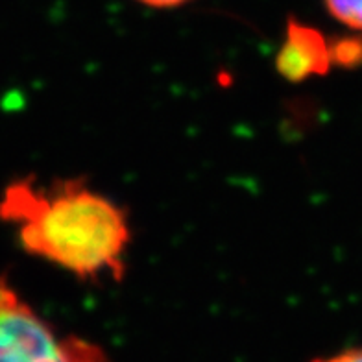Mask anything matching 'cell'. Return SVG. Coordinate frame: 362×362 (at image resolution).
<instances>
[{
	"label": "cell",
	"instance_id": "cell-1",
	"mask_svg": "<svg viewBox=\"0 0 362 362\" xmlns=\"http://www.w3.org/2000/svg\"><path fill=\"white\" fill-rule=\"evenodd\" d=\"M0 218L17 229L24 252L81 279L120 281L132 240L124 209L81 180L45 187L17 180L0 198Z\"/></svg>",
	"mask_w": 362,
	"mask_h": 362
},
{
	"label": "cell",
	"instance_id": "cell-2",
	"mask_svg": "<svg viewBox=\"0 0 362 362\" xmlns=\"http://www.w3.org/2000/svg\"><path fill=\"white\" fill-rule=\"evenodd\" d=\"M0 362H110V357L90 340L57 333L0 277Z\"/></svg>",
	"mask_w": 362,
	"mask_h": 362
},
{
	"label": "cell",
	"instance_id": "cell-3",
	"mask_svg": "<svg viewBox=\"0 0 362 362\" xmlns=\"http://www.w3.org/2000/svg\"><path fill=\"white\" fill-rule=\"evenodd\" d=\"M333 67V39L309 24L288 21L285 41L276 56L277 72L291 83H301L313 76H325Z\"/></svg>",
	"mask_w": 362,
	"mask_h": 362
},
{
	"label": "cell",
	"instance_id": "cell-4",
	"mask_svg": "<svg viewBox=\"0 0 362 362\" xmlns=\"http://www.w3.org/2000/svg\"><path fill=\"white\" fill-rule=\"evenodd\" d=\"M329 15L348 26L349 30L362 32V0H324Z\"/></svg>",
	"mask_w": 362,
	"mask_h": 362
},
{
	"label": "cell",
	"instance_id": "cell-5",
	"mask_svg": "<svg viewBox=\"0 0 362 362\" xmlns=\"http://www.w3.org/2000/svg\"><path fill=\"white\" fill-rule=\"evenodd\" d=\"M333 57L339 67H357L362 63V37L333 39Z\"/></svg>",
	"mask_w": 362,
	"mask_h": 362
},
{
	"label": "cell",
	"instance_id": "cell-6",
	"mask_svg": "<svg viewBox=\"0 0 362 362\" xmlns=\"http://www.w3.org/2000/svg\"><path fill=\"white\" fill-rule=\"evenodd\" d=\"M313 362H362V349H346V351H340L331 357L316 358Z\"/></svg>",
	"mask_w": 362,
	"mask_h": 362
},
{
	"label": "cell",
	"instance_id": "cell-7",
	"mask_svg": "<svg viewBox=\"0 0 362 362\" xmlns=\"http://www.w3.org/2000/svg\"><path fill=\"white\" fill-rule=\"evenodd\" d=\"M137 2L146 8H153V10H172V8L189 4L191 0H137Z\"/></svg>",
	"mask_w": 362,
	"mask_h": 362
}]
</instances>
